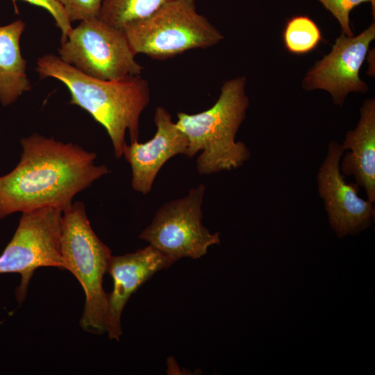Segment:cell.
I'll return each mask as SVG.
<instances>
[{
    "mask_svg": "<svg viewBox=\"0 0 375 375\" xmlns=\"http://www.w3.org/2000/svg\"><path fill=\"white\" fill-rule=\"evenodd\" d=\"M246 83L243 76L227 80L210 108L195 114L178 112L176 124L188 140L185 156L192 158L201 151L196 162L199 174L231 171L249 160V148L235 141L249 106Z\"/></svg>",
    "mask_w": 375,
    "mask_h": 375,
    "instance_id": "3",
    "label": "cell"
},
{
    "mask_svg": "<svg viewBox=\"0 0 375 375\" xmlns=\"http://www.w3.org/2000/svg\"><path fill=\"white\" fill-rule=\"evenodd\" d=\"M19 162L0 176V219L43 207L64 210L74 196L108 174L95 153L37 133L21 140Z\"/></svg>",
    "mask_w": 375,
    "mask_h": 375,
    "instance_id": "1",
    "label": "cell"
},
{
    "mask_svg": "<svg viewBox=\"0 0 375 375\" xmlns=\"http://www.w3.org/2000/svg\"><path fill=\"white\" fill-rule=\"evenodd\" d=\"M375 39V24L354 36L341 33L331 51L306 72L302 87L307 91L328 92L335 105L342 106L351 92L365 94L368 85L360 78V71Z\"/></svg>",
    "mask_w": 375,
    "mask_h": 375,
    "instance_id": "9",
    "label": "cell"
},
{
    "mask_svg": "<svg viewBox=\"0 0 375 375\" xmlns=\"http://www.w3.org/2000/svg\"><path fill=\"white\" fill-rule=\"evenodd\" d=\"M60 240L63 267L74 274L85 292L81 326L89 333H103L107 294L103 278L112 254L92 230L83 203L76 201L62 210Z\"/></svg>",
    "mask_w": 375,
    "mask_h": 375,
    "instance_id": "4",
    "label": "cell"
},
{
    "mask_svg": "<svg viewBox=\"0 0 375 375\" xmlns=\"http://www.w3.org/2000/svg\"><path fill=\"white\" fill-rule=\"evenodd\" d=\"M22 213L12 240L0 256V274L21 275L15 292L19 302L25 299L30 279L36 269H64L60 240L62 210L43 207Z\"/></svg>",
    "mask_w": 375,
    "mask_h": 375,
    "instance_id": "7",
    "label": "cell"
},
{
    "mask_svg": "<svg viewBox=\"0 0 375 375\" xmlns=\"http://www.w3.org/2000/svg\"><path fill=\"white\" fill-rule=\"evenodd\" d=\"M153 122L156 132L151 140L144 143L131 142L123 150V156L131 167L132 188L142 194L151 192L156 176L165 162L175 156L185 155L188 147L186 135L165 108H156Z\"/></svg>",
    "mask_w": 375,
    "mask_h": 375,
    "instance_id": "11",
    "label": "cell"
},
{
    "mask_svg": "<svg viewBox=\"0 0 375 375\" xmlns=\"http://www.w3.org/2000/svg\"><path fill=\"white\" fill-rule=\"evenodd\" d=\"M344 152L341 144L331 141L316 176L329 224L339 238L369 228L375 215L374 203L359 197V186L348 183L340 171Z\"/></svg>",
    "mask_w": 375,
    "mask_h": 375,
    "instance_id": "10",
    "label": "cell"
},
{
    "mask_svg": "<svg viewBox=\"0 0 375 375\" xmlns=\"http://www.w3.org/2000/svg\"><path fill=\"white\" fill-rule=\"evenodd\" d=\"M122 31L135 55L142 53L156 60L207 49L224 39L221 32L197 12L194 0L172 1Z\"/></svg>",
    "mask_w": 375,
    "mask_h": 375,
    "instance_id": "5",
    "label": "cell"
},
{
    "mask_svg": "<svg viewBox=\"0 0 375 375\" xmlns=\"http://www.w3.org/2000/svg\"><path fill=\"white\" fill-rule=\"evenodd\" d=\"M175 262L150 244L134 253L112 255L107 270L113 280L112 291L107 294L106 332L110 339L119 340L122 313L131 294L157 272Z\"/></svg>",
    "mask_w": 375,
    "mask_h": 375,
    "instance_id": "12",
    "label": "cell"
},
{
    "mask_svg": "<svg viewBox=\"0 0 375 375\" xmlns=\"http://www.w3.org/2000/svg\"><path fill=\"white\" fill-rule=\"evenodd\" d=\"M40 78H54L68 88L69 103L87 111L107 131L115 156H123L125 135L131 142L139 141L140 117L150 101L148 81L140 75L117 81H104L89 76L53 54L37 60Z\"/></svg>",
    "mask_w": 375,
    "mask_h": 375,
    "instance_id": "2",
    "label": "cell"
},
{
    "mask_svg": "<svg viewBox=\"0 0 375 375\" xmlns=\"http://www.w3.org/2000/svg\"><path fill=\"white\" fill-rule=\"evenodd\" d=\"M344 151L340 171L352 176L355 183L363 188L367 199L375 203V99H367L360 108L356 127L347 132L341 144Z\"/></svg>",
    "mask_w": 375,
    "mask_h": 375,
    "instance_id": "13",
    "label": "cell"
},
{
    "mask_svg": "<svg viewBox=\"0 0 375 375\" xmlns=\"http://www.w3.org/2000/svg\"><path fill=\"white\" fill-rule=\"evenodd\" d=\"M69 20L84 21L99 17L103 0H57Z\"/></svg>",
    "mask_w": 375,
    "mask_h": 375,
    "instance_id": "17",
    "label": "cell"
},
{
    "mask_svg": "<svg viewBox=\"0 0 375 375\" xmlns=\"http://www.w3.org/2000/svg\"><path fill=\"white\" fill-rule=\"evenodd\" d=\"M25 28L22 19L0 26V101L4 106L31 90L26 74L27 62L19 45Z\"/></svg>",
    "mask_w": 375,
    "mask_h": 375,
    "instance_id": "14",
    "label": "cell"
},
{
    "mask_svg": "<svg viewBox=\"0 0 375 375\" xmlns=\"http://www.w3.org/2000/svg\"><path fill=\"white\" fill-rule=\"evenodd\" d=\"M205 190L201 183L185 197L164 203L139 238L176 261L204 256L209 247L220 243L219 233H211L202 224Z\"/></svg>",
    "mask_w": 375,
    "mask_h": 375,
    "instance_id": "8",
    "label": "cell"
},
{
    "mask_svg": "<svg viewBox=\"0 0 375 375\" xmlns=\"http://www.w3.org/2000/svg\"><path fill=\"white\" fill-rule=\"evenodd\" d=\"M325 9L328 10L337 19L342 33L347 36L353 35L351 23L350 12L356 6L370 0H317Z\"/></svg>",
    "mask_w": 375,
    "mask_h": 375,
    "instance_id": "18",
    "label": "cell"
},
{
    "mask_svg": "<svg viewBox=\"0 0 375 375\" xmlns=\"http://www.w3.org/2000/svg\"><path fill=\"white\" fill-rule=\"evenodd\" d=\"M60 58L82 73L101 80L117 81L140 75L123 31L99 17L81 21L58 49Z\"/></svg>",
    "mask_w": 375,
    "mask_h": 375,
    "instance_id": "6",
    "label": "cell"
},
{
    "mask_svg": "<svg viewBox=\"0 0 375 375\" xmlns=\"http://www.w3.org/2000/svg\"><path fill=\"white\" fill-rule=\"evenodd\" d=\"M323 40L317 24L306 15L294 16L288 20L283 31V41L287 51L303 55L316 49Z\"/></svg>",
    "mask_w": 375,
    "mask_h": 375,
    "instance_id": "16",
    "label": "cell"
},
{
    "mask_svg": "<svg viewBox=\"0 0 375 375\" xmlns=\"http://www.w3.org/2000/svg\"><path fill=\"white\" fill-rule=\"evenodd\" d=\"M174 0H103L99 18L122 30L128 24L144 19Z\"/></svg>",
    "mask_w": 375,
    "mask_h": 375,
    "instance_id": "15",
    "label": "cell"
},
{
    "mask_svg": "<svg viewBox=\"0 0 375 375\" xmlns=\"http://www.w3.org/2000/svg\"><path fill=\"white\" fill-rule=\"evenodd\" d=\"M370 3H371V6H372V15H373V18L374 19V16H375V0H370Z\"/></svg>",
    "mask_w": 375,
    "mask_h": 375,
    "instance_id": "20",
    "label": "cell"
},
{
    "mask_svg": "<svg viewBox=\"0 0 375 375\" xmlns=\"http://www.w3.org/2000/svg\"><path fill=\"white\" fill-rule=\"evenodd\" d=\"M15 13L19 11L16 5L17 0H11ZM30 4L40 7L46 10L54 19L56 25L61 31V43L67 40V36L72 29L71 22L69 20L67 14L57 0H21Z\"/></svg>",
    "mask_w": 375,
    "mask_h": 375,
    "instance_id": "19",
    "label": "cell"
}]
</instances>
